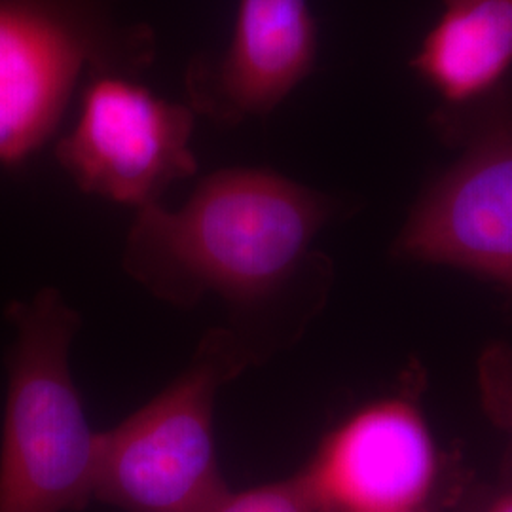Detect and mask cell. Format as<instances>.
Returning <instances> with one entry per match:
<instances>
[{"label": "cell", "instance_id": "1", "mask_svg": "<svg viewBox=\"0 0 512 512\" xmlns=\"http://www.w3.org/2000/svg\"><path fill=\"white\" fill-rule=\"evenodd\" d=\"M329 213L321 194L277 173L224 169L177 211L141 207L124 266L173 306L217 294L239 319L293 279Z\"/></svg>", "mask_w": 512, "mask_h": 512}, {"label": "cell", "instance_id": "2", "mask_svg": "<svg viewBox=\"0 0 512 512\" xmlns=\"http://www.w3.org/2000/svg\"><path fill=\"white\" fill-rule=\"evenodd\" d=\"M16 342L0 440V512H76L95 490L99 433L74 385L69 351L80 315L55 289L12 302Z\"/></svg>", "mask_w": 512, "mask_h": 512}, {"label": "cell", "instance_id": "3", "mask_svg": "<svg viewBox=\"0 0 512 512\" xmlns=\"http://www.w3.org/2000/svg\"><path fill=\"white\" fill-rule=\"evenodd\" d=\"M255 355L232 329L207 332L173 384L99 433L93 499L126 512L215 511L230 495L215 450V399Z\"/></svg>", "mask_w": 512, "mask_h": 512}, {"label": "cell", "instance_id": "4", "mask_svg": "<svg viewBox=\"0 0 512 512\" xmlns=\"http://www.w3.org/2000/svg\"><path fill=\"white\" fill-rule=\"evenodd\" d=\"M192 112L120 78H101L57 158L80 190L137 209L196 173Z\"/></svg>", "mask_w": 512, "mask_h": 512}, {"label": "cell", "instance_id": "5", "mask_svg": "<svg viewBox=\"0 0 512 512\" xmlns=\"http://www.w3.org/2000/svg\"><path fill=\"white\" fill-rule=\"evenodd\" d=\"M395 251L512 289V110L476 124L458 162L412 209Z\"/></svg>", "mask_w": 512, "mask_h": 512}, {"label": "cell", "instance_id": "6", "mask_svg": "<svg viewBox=\"0 0 512 512\" xmlns=\"http://www.w3.org/2000/svg\"><path fill=\"white\" fill-rule=\"evenodd\" d=\"M298 475L323 512L427 511L442 459L418 406L397 397L351 414Z\"/></svg>", "mask_w": 512, "mask_h": 512}, {"label": "cell", "instance_id": "7", "mask_svg": "<svg viewBox=\"0 0 512 512\" xmlns=\"http://www.w3.org/2000/svg\"><path fill=\"white\" fill-rule=\"evenodd\" d=\"M86 38L52 0H0V162L42 147L88 57Z\"/></svg>", "mask_w": 512, "mask_h": 512}, {"label": "cell", "instance_id": "8", "mask_svg": "<svg viewBox=\"0 0 512 512\" xmlns=\"http://www.w3.org/2000/svg\"><path fill=\"white\" fill-rule=\"evenodd\" d=\"M315 52L308 0H241L230 48L190 74L192 99L222 122L266 114L310 74Z\"/></svg>", "mask_w": 512, "mask_h": 512}, {"label": "cell", "instance_id": "9", "mask_svg": "<svg viewBox=\"0 0 512 512\" xmlns=\"http://www.w3.org/2000/svg\"><path fill=\"white\" fill-rule=\"evenodd\" d=\"M412 67L452 105L495 90L512 67V0H444Z\"/></svg>", "mask_w": 512, "mask_h": 512}, {"label": "cell", "instance_id": "10", "mask_svg": "<svg viewBox=\"0 0 512 512\" xmlns=\"http://www.w3.org/2000/svg\"><path fill=\"white\" fill-rule=\"evenodd\" d=\"M213 512H323L315 503L302 476L249 488L245 492H230Z\"/></svg>", "mask_w": 512, "mask_h": 512}, {"label": "cell", "instance_id": "11", "mask_svg": "<svg viewBox=\"0 0 512 512\" xmlns=\"http://www.w3.org/2000/svg\"><path fill=\"white\" fill-rule=\"evenodd\" d=\"M482 403L503 429L512 431V351L488 349L480 363Z\"/></svg>", "mask_w": 512, "mask_h": 512}, {"label": "cell", "instance_id": "12", "mask_svg": "<svg viewBox=\"0 0 512 512\" xmlns=\"http://www.w3.org/2000/svg\"><path fill=\"white\" fill-rule=\"evenodd\" d=\"M480 512H512V482L501 488Z\"/></svg>", "mask_w": 512, "mask_h": 512}, {"label": "cell", "instance_id": "13", "mask_svg": "<svg viewBox=\"0 0 512 512\" xmlns=\"http://www.w3.org/2000/svg\"><path fill=\"white\" fill-rule=\"evenodd\" d=\"M406 512H427V511H406Z\"/></svg>", "mask_w": 512, "mask_h": 512}]
</instances>
